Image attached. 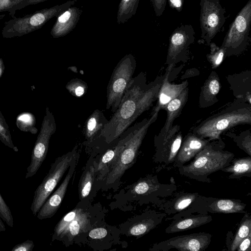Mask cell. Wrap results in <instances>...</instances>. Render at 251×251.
Listing matches in <instances>:
<instances>
[{"label":"cell","instance_id":"20","mask_svg":"<svg viewBox=\"0 0 251 251\" xmlns=\"http://www.w3.org/2000/svg\"><path fill=\"white\" fill-rule=\"evenodd\" d=\"M173 68L172 66H167L165 76L158 92L157 102L155 107L160 110H165L167 104L180 95L188 86L187 80L180 84H172L170 82L169 77Z\"/></svg>","mask_w":251,"mask_h":251},{"label":"cell","instance_id":"9","mask_svg":"<svg viewBox=\"0 0 251 251\" xmlns=\"http://www.w3.org/2000/svg\"><path fill=\"white\" fill-rule=\"evenodd\" d=\"M246 204L240 200L218 199L200 195L187 208L175 214L170 219L175 220L183 216L197 214L245 213Z\"/></svg>","mask_w":251,"mask_h":251},{"label":"cell","instance_id":"37","mask_svg":"<svg viewBox=\"0 0 251 251\" xmlns=\"http://www.w3.org/2000/svg\"><path fill=\"white\" fill-rule=\"evenodd\" d=\"M48 0H19L11 1L10 5L4 11L9 12V15L14 17L16 11L27 6L36 4Z\"/></svg>","mask_w":251,"mask_h":251},{"label":"cell","instance_id":"42","mask_svg":"<svg viewBox=\"0 0 251 251\" xmlns=\"http://www.w3.org/2000/svg\"><path fill=\"white\" fill-rule=\"evenodd\" d=\"M251 233L241 241L236 251H251Z\"/></svg>","mask_w":251,"mask_h":251},{"label":"cell","instance_id":"17","mask_svg":"<svg viewBox=\"0 0 251 251\" xmlns=\"http://www.w3.org/2000/svg\"><path fill=\"white\" fill-rule=\"evenodd\" d=\"M79 156V154L77 151L73 156L69 171L63 181L53 194L49 196L39 210L37 217L39 220L52 217L59 209L71 179L75 173Z\"/></svg>","mask_w":251,"mask_h":251},{"label":"cell","instance_id":"7","mask_svg":"<svg viewBox=\"0 0 251 251\" xmlns=\"http://www.w3.org/2000/svg\"><path fill=\"white\" fill-rule=\"evenodd\" d=\"M136 66L135 57L126 54L115 67L107 85L106 108L113 113L118 108L128 84L132 78Z\"/></svg>","mask_w":251,"mask_h":251},{"label":"cell","instance_id":"21","mask_svg":"<svg viewBox=\"0 0 251 251\" xmlns=\"http://www.w3.org/2000/svg\"><path fill=\"white\" fill-rule=\"evenodd\" d=\"M189 89L186 88L176 98L171 100L166 105L167 118L162 128L154 137V141L162 139L173 126L175 119L179 116L185 105L188 97Z\"/></svg>","mask_w":251,"mask_h":251},{"label":"cell","instance_id":"15","mask_svg":"<svg viewBox=\"0 0 251 251\" xmlns=\"http://www.w3.org/2000/svg\"><path fill=\"white\" fill-rule=\"evenodd\" d=\"M89 224L88 216L81 208H75L66 214L57 224L52 240L67 238L69 240L80 234Z\"/></svg>","mask_w":251,"mask_h":251},{"label":"cell","instance_id":"23","mask_svg":"<svg viewBox=\"0 0 251 251\" xmlns=\"http://www.w3.org/2000/svg\"><path fill=\"white\" fill-rule=\"evenodd\" d=\"M212 221V216L208 214H191L173 220L165 232L170 234L186 231L198 227Z\"/></svg>","mask_w":251,"mask_h":251},{"label":"cell","instance_id":"10","mask_svg":"<svg viewBox=\"0 0 251 251\" xmlns=\"http://www.w3.org/2000/svg\"><path fill=\"white\" fill-rule=\"evenodd\" d=\"M200 7L201 37L209 45L225 23L226 10L221 5L220 0H200Z\"/></svg>","mask_w":251,"mask_h":251},{"label":"cell","instance_id":"29","mask_svg":"<svg viewBox=\"0 0 251 251\" xmlns=\"http://www.w3.org/2000/svg\"><path fill=\"white\" fill-rule=\"evenodd\" d=\"M251 233V217L250 213L246 212L236 232L228 244V251H235L241 241Z\"/></svg>","mask_w":251,"mask_h":251},{"label":"cell","instance_id":"24","mask_svg":"<svg viewBox=\"0 0 251 251\" xmlns=\"http://www.w3.org/2000/svg\"><path fill=\"white\" fill-rule=\"evenodd\" d=\"M108 121L102 111L95 110L87 119L84 126L83 132L85 143L91 144L95 142Z\"/></svg>","mask_w":251,"mask_h":251},{"label":"cell","instance_id":"31","mask_svg":"<svg viewBox=\"0 0 251 251\" xmlns=\"http://www.w3.org/2000/svg\"><path fill=\"white\" fill-rule=\"evenodd\" d=\"M95 168L94 165L88 166L83 173L79 184V195L80 199H84L89 195L94 180Z\"/></svg>","mask_w":251,"mask_h":251},{"label":"cell","instance_id":"4","mask_svg":"<svg viewBox=\"0 0 251 251\" xmlns=\"http://www.w3.org/2000/svg\"><path fill=\"white\" fill-rule=\"evenodd\" d=\"M77 0H70L59 5L44 8L22 17H13L5 23L1 34L4 38L21 37L41 28L50 20L57 17L71 7Z\"/></svg>","mask_w":251,"mask_h":251},{"label":"cell","instance_id":"16","mask_svg":"<svg viewBox=\"0 0 251 251\" xmlns=\"http://www.w3.org/2000/svg\"><path fill=\"white\" fill-rule=\"evenodd\" d=\"M182 134L179 125H175L160 140L154 141L156 162L169 165L173 163L179 150Z\"/></svg>","mask_w":251,"mask_h":251},{"label":"cell","instance_id":"44","mask_svg":"<svg viewBox=\"0 0 251 251\" xmlns=\"http://www.w3.org/2000/svg\"><path fill=\"white\" fill-rule=\"evenodd\" d=\"M11 0H0V12L4 11L11 4Z\"/></svg>","mask_w":251,"mask_h":251},{"label":"cell","instance_id":"19","mask_svg":"<svg viewBox=\"0 0 251 251\" xmlns=\"http://www.w3.org/2000/svg\"><path fill=\"white\" fill-rule=\"evenodd\" d=\"M81 13L82 10L76 7H71L62 12L51 29L52 37L57 38L69 34L76 25Z\"/></svg>","mask_w":251,"mask_h":251},{"label":"cell","instance_id":"38","mask_svg":"<svg viewBox=\"0 0 251 251\" xmlns=\"http://www.w3.org/2000/svg\"><path fill=\"white\" fill-rule=\"evenodd\" d=\"M0 217L10 227H13V218L11 211L0 193Z\"/></svg>","mask_w":251,"mask_h":251},{"label":"cell","instance_id":"22","mask_svg":"<svg viewBox=\"0 0 251 251\" xmlns=\"http://www.w3.org/2000/svg\"><path fill=\"white\" fill-rule=\"evenodd\" d=\"M198 193L180 192L172 195L169 200L164 199L157 205L159 210L164 212L167 215L178 213L187 208L198 197Z\"/></svg>","mask_w":251,"mask_h":251},{"label":"cell","instance_id":"41","mask_svg":"<svg viewBox=\"0 0 251 251\" xmlns=\"http://www.w3.org/2000/svg\"><path fill=\"white\" fill-rule=\"evenodd\" d=\"M107 231L102 227L92 229L89 233V236L93 239H100L106 236Z\"/></svg>","mask_w":251,"mask_h":251},{"label":"cell","instance_id":"12","mask_svg":"<svg viewBox=\"0 0 251 251\" xmlns=\"http://www.w3.org/2000/svg\"><path fill=\"white\" fill-rule=\"evenodd\" d=\"M195 31L191 25H181L176 28L169 38L166 64L174 66L189 58V48L195 41Z\"/></svg>","mask_w":251,"mask_h":251},{"label":"cell","instance_id":"45","mask_svg":"<svg viewBox=\"0 0 251 251\" xmlns=\"http://www.w3.org/2000/svg\"><path fill=\"white\" fill-rule=\"evenodd\" d=\"M5 70V66L3 61L1 58H0V79L2 76Z\"/></svg>","mask_w":251,"mask_h":251},{"label":"cell","instance_id":"1","mask_svg":"<svg viewBox=\"0 0 251 251\" xmlns=\"http://www.w3.org/2000/svg\"><path fill=\"white\" fill-rule=\"evenodd\" d=\"M165 74L147 83L146 75L141 72L132 77L116 110L95 142L111 144L117 139L157 100Z\"/></svg>","mask_w":251,"mask_h":251},{"label":"cell","instance_id":"3","mask_svg":"<svg viewBox=\"0 0 251 251\" xmlns=\"http://www.w3.org/2000/svg\"><path fill=\"white\" fill-rule=\"evenodd\" d=\"M244 124H251V105L237 99L226 108L194 126L192 132L202 139L216 140L221 138V134L229 129Z\"/></svg>","mask_w":251,"mask_h":251},{"label":"cell","instance_id":"8","mask_svg":"<svg viewBox=\"0 0 251 251\" xmlns=\"http://www.w3.org/2000/svg\"><path fill=\"white\" fill-rule=\"evenodd\" d=\"M251 25V0L236 15L230 24L221 45L225 50V57L237 55L248 45Z\"/></svg>","mask_w":251,"mask_h":251},{"label":"cell","instance_id":"35","mask_svg":"<svg viewBox=\"0 0 251 251\" xmlns=\"http://www.w3.org/2000/svg\"><path fill=\"white\" fill-rule=\"evenodd\" d=\"M0 140L5 146L17 152L19 150L13 142L9 126L0 111Z\"/></svg>","mask_w":251,"mask_h":251},{"label":"cell","instance_id":"27","mask_svg":"<svg viewBox=\"0 0 251 251\" xmlns=\"http://www.w3.org/2000/svg\"><path fill=\"white\" fill-rule=\"evenodd\" d=\"M221 88L220 79L215 72H212L201 87L199 97V106L206 108L218 101L217 96Z\"/></svg>","mask_w":251,"mask_h":251},{"label":"cell","instance_id":"47","mask_svg":"<svg viewBox=\"0 0 251 251\" xmlns=\"http://www.w3.org/2000/svg\"><path fill=\"white\" fill-rule=\"evenodd\" d=\"M17 0H11V1H17Z\"/></svg>","mask_w":251,"mask_h":251},{"label":"cell","instance_id":"28","mask_svg":"<svg viewBox=\"0 0 251 251\" xmlns=\"http://www.w3.org/2000/svg\"><path fill=\"white\" fill-rule=\"evenodd\" d=\"M221 171L230 173L228 178H239L244 176H251V157L233 158L228 166Z\"/></svg>","mask_w":251,"mask_h":251},{"label":"cell","instance_id":"39","mask_svg":"<svg viewBox=\"0 0 251 251\" xmlns=\"http://www.w3.org/2000/svg\"><path fill=\"white\" fill-rule=\"evenodd\" d=\"M167 0H151L155 15L161 16L164 12Z\"/></svg>","mask_w":251,"mask_h":251},{"label":"cell","instance_id":"26","mask_svg":"<svg viewBox=\"0 0 251 251\" xmlns=\"http://www.w3.org/2000/svg\"><path fill=\"white\" fill-rule=\"evenodd\" d=\"M167 216L162 211H149L142 219L130 227L128 233L134 236L144 235L160 225Z\"/></svg>","mask_w":251,"mask_h":251},{"label":"cell","instance_id":"18","mask_svg":"<svg viewBox=\"0 0 251 251\" xmlns=\"http://www.w3.org/2000/svg\"><path fill=\"white\" fill-rule=\"evenodd\" d=\"M210 141L202 139L193 132H189L182 139V142L173 163L175 167L179 168L193 159Z\"/></svg>","mask_w":251,"mask_h":251},{"label":"cell","instance_id":"14","mask_svg":"<svg viewBox=\"0 0 251 251\" xmlns=\"http://www.w3.org/2000/svg\"><path fill=\"white\" fill-rule=\"evenodd\" d=\"M176 189L175 183H161L157 176H149L136 182L131 189V193L157 205L165 198L172 196Z\"/></svg>","mask_w":251,"mask_h":251},{"label":"cell","instance_id":"2","mask_svg":"<svg viewBox=\"0 0 251 251\" xmlns=\"http://www.w3.org/2000/svg\"><path fill=\"white\" fill-rule=\"evenodd\" d=\"M222 138L210 141L187 165L178 168L179 174L202 182H211L209 176L230 165L234 158L233 153L225 150Z\"/></svg>","mask_w":251,"mask_h":251},{"label":"cell","instance_id":"30","mask_svg":"<svg viewBox=\"0 0 251 251\" xmlns=\"http://www.w3.org/2000/svg\"><path fill=\"white\" fill-rule=\"evenodd\" d=\"M139 0H121L118 6L117 22L125 23L136 13Z\"/></svg>","mask_w":251,"mask_h":251},{"label":"cell","instance_id":"11","mask_svg":"<svg viewBox=\"0 0 251 251\" xmlns=\"http://www.w3.org/2000/svg\"><path fill=\"white\" fill-rule=\"evenodd\" d=\"M56 129L54 116L47 107L41 129L31 152V161L27 168L25 178L33 176L40 169L47 155L50 137Z\"/></svg>","mask_w":251,"mask_h":251},{"label":"cell","instance_id":"46","mask_svg":"<svg viewBox=\"0 0 251 251\" xmlns=\"http://www.w3.org/2000/svg\"><path fill=\"white\" fill-rule=\"evenodd\" d=\"M6 230L5 226L3 223L1 218L0 217V231H5Z\"/></svg>","mask_w":251,"mask_h":251},{"label":"cell","instance_id":"36","mask_svg":"<svg viewBox=\"0 0 251 251\" xmlns=\"http://www.w3.org/2000/svg\"><path fill=\"white\" fill-rule=\"evenodd\" d=\"M65 88L72 95L81 97L86 94L88 87L85 81L74 78L67 83Z\"/></svg>","mask_w":251,"mask_h":251},{"label":"cell","instance_id":"32","mask_svg":"<svg viewBox=\"0 0 251 251\" xmlns=\"http://www.w3.org/2000/svg\"><path fill=\"white\" fill-rule=\"evenodd\" d=\"M16 126L24 132H29L36 134L38 129L35 127L36 118L31 113L24 112L19 114L16 118Z\"/></svg>","mask_w":251,"mask_h":251},{"label":"cell","instance_id":"43","mask_svg":"<svg viewBox=\"0 0 251 251\" xmlns=\"http://www.w3.org/2000/svg\"><path fill=\"white\" fill-rule=\"evenodd\" d=\"M170 7L176 9L177 12L182 10L184 0H168Z\"/></svg>","mask_w":251,"mask_h":251},{"label":"cell","instance_id":"13","mask_svg":"<svg viewBox=\"0 0 251 251\" xmlns=\"http://www.w3.org/2000/svg\"><path fill=\"white\" fill-rule=\"evenodd\" d=\"M212 235L201 232L175 236L154 244L150 251H167L176 249L179 251H203L209 246Z\"/></svg>","mask_w":251,"mask_h":251},{"label":"cell","instance_id":"5","mask_svg":"<svg viewBox=\"0 0 251 251\" xmlns=\"http://www.w3.org/2000/svg\"><path fill=\"white\" fill-rule=\"evenodd\" d=\"M159 111V108L155 107L151 116L141 121L140 126L127 141L117 161L109 170L105 180L107 185L116 182L125 171L134 163L147 131L150 126L157 120Z\"/></svg>","mask_w":251,"mask_h":251},{"label":"cell","instance_id":"40","mask_svg":"<svg viewBox=\"0 0 251 251\" xmlns=\"http://www.w3.org/2000/svg\"><path fill=\"white\" fill-rule=\"evenodd\" d=\"M34 244L32 240H27L25 241L15 245L11 251H32Z\"/></svg>","mask_w":251,"mask_h":251},{"label":"cell","instance_id":"25","mask_svg":"<svg viewBox=\"0 0 251 251\" xmlns=\"http://www.w3.org/2000/svg\"><path fill=\"white\" fill-rule=\"evenodd\" d=\"M227 81L234 96L251 104V73L243 72L239 74L228 76Z\"/></svg>","mask_w":251,"mask_h":251},{"label":"cell","instance_id":"34","mask_svg":"<svg viewBox=\"0 0 251 251\" xmlns=\"http://www.w3.org/2000/svg\"><path fill=\"white\" fill-rule=\"evenodd\" d=\"M210 52L206 55L208 61L211 64L213 69L217 68L223 62L225 57V50L216 45L214 43L209 44Z\"/></svg>","mask_w":251,"mask_h":251},{"label":"cell","instance_id":"33","mask_svg":"<svg viewBox=\"0 0 251 251\" xmlns=\"http://www.w3.org/2000/svg\"><path fill=\"white\" fill-rule=\"evenodd\" d=\"M227 136L232 139L236 145L251 157V132L249 129L242 131L239 135L229 132Z\"/></svg>","mask_w":251,"mask_h":251},{"label":"cell","instance_id":"6","mask_svg":"<svg viewBox=\"0 0 251 251\" xmlns=\"http://www.w3.org/2000/svg\"><path fill=\"white\" fill-rule=\"evenodd\" d=\"M77 151L78 145L76 144L72 150L57 157L51 164L48 173L34 192L30 207L34 216H37L42 205L69 169L73 156Z\"/></svg>","mask_w":251,"mask_h":251}]
</instances>
